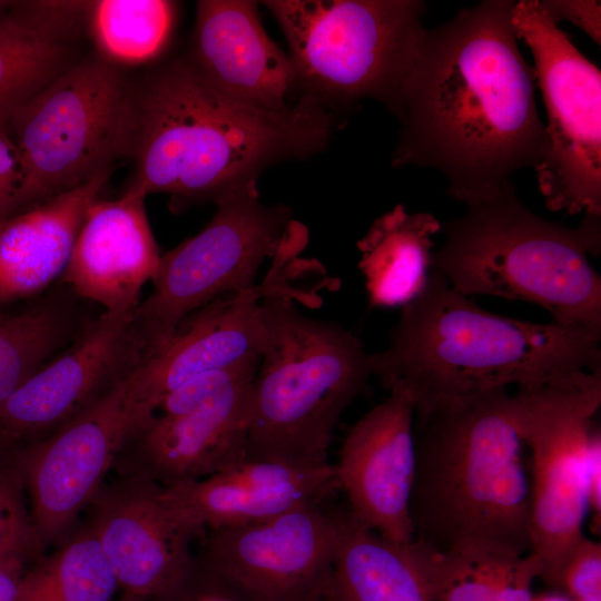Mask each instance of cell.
Returning <instances> with one entry per match:
<instances>
[{
    "instance_id": "83f0119b",
    "label": "cell",
    "mask_w": 601,
    "mask_h": 601,
    "mask_svg": "<svg viewBox=\"0 0 601 601\" xmlns=\"http://www.w3.org/2000/svg\"><path fill=\"white\" fill-rule=\"evenodd\" d=\"M70 65L68 45L42 37L8 11L0 16V122Z\"/></svg>"
},
{
    "instance_id": "8fae6325",
    "label": "cell",
    "mask_w": 601,
    "mask_h": 601,
    "mask_svg": "<svg viewBox=\"0 0 601 601\" xmlns=\"http://www.w3.org/2000/svg\"><path fill=\"white\" fill-rule=\"evenodd\" d=\"M512 21L534 58L546 148L534 168L546 207L601 217V72L545 12L515 1Z\"/></svg>"
},
{
    "instance_id": "ab89813d",
    "label": "cell",
    "mask_w": 601,
    "mask_h": 601,
    "mask_svg": "<svg viewBox=\"0 0 601 601\" xmlns=\"http://www.w3.org/2000/svg\"><path fill=\"white\" fill-rule=\"evenodd\" d=\"M11 3L12 1L0 0V16L4 14L9 10Z\"/></svg>"
},
{
    "instance_id": "277c9868",
    "label": "cell",
    "mask_w": 601,
    "mask_h": 601,
    "mask_svg": "<svg viewBox=\"0 0 601 601\" xmlns=\"http://www.w3.org/2000/svg\"><path fill=\"white\" fill-rule=\"evenodd\" d=\"M371 365L388 392L414 405L509 385L533 390L600 371L601 334L490 313L432 272Z\"/></svg>"
},
{
    "instance_id": "ffe728a7",
    "label": "cell",
    "mask_w": 601,
    "mask_h": 601,
    "mask_svg": "<svg viewBox=\"0 0 601 601\" xmlns=\"http://www.w3.org/2000/svg\"><path fill=\"white\" fill-rule=\"evenodd\" d=\"M164 496L199 534L262 521L339 490L334 464L297 466L245 459L208 477L162 487Z\"/></svg>"
},
{
    "instance_id": "484cf974",
    "label": "cell",
    "mask_w": 601,
    "mask_h": 601,
    "mask_svg": "<svg viewBox=\"0 0 601 601\" xmlns=\"http://www.w3.org/2000/svg\"><path fill=\"white\" fill-rule=\"evenodd\" d=\"M117 589L116 577L87 524L24 571L17 601H110Z\"/></svg>"
},
{
    "instance_id": "f546056e",
    "label": "cell",
    "mask_w": 601,
    "mask_h": 601,
    "mask_svg": "<svg viewBox=\"0 0 601 601\" xmlns=\"http://www.w3.org/2000/svg\"><path fill=\"white\" fill-rule=\"evenodd\" d=\"M27 492L13 452L0 447V560L24 564L43 556L46 545L27 504Z\"/></svg>"
},
{
    "instance_id": "8d00e7d4",
    "label": "cell",
    "mask_w": 601,
    "mask_h": 601,
    "mask_svg": "<svg viewBox=\"0 0 601 601\" xmlns=\"http://www.w3.org/2000/svg\"><path fill=\"white\" fill-rule=\"evenodd\" d=\"M587 500L590 516V529L600 535L601 529V434L595 431L588 455L587 464Z\"/></svg>"
},
{
    "instance_id": "603a6c76",
    "label": "cell",
    "mask_w": 601,
    "mask_h": 601,
    "mask_svg": "<svg viewBox=\"0 0 601 601\" xmlns=\"http://www.w3.org/2000/svg\"><path fill=\"white\" fill-rule=\"evenodd\" d=\"M337 543L333 592L338 601H436L425 546L394 543L333 510Z\"/></svg>"
},
{
    "instance_id": "1f68e13d",
    "label": "cell",
    "mask_w": 601,
    "mask_h": 601,
    "mask_svg": "<svg viewBox=\"0 0 601 601\" xmlns=\"http://www.w3.org/2000/svg\"><path fill=\"white\" fill-rule=\"evenodd\" d=\"M91 1H12L8 12L42 37L68 45L85 29Z\"/></svg>"
},
{
    "instance_id": "4fadbf2b",
    "label": "cell",
    "mask_w": 601,
    "mask_h": 601,
    "mask_svg": "<svg viewBox=\"0 0 601 601\" xmlns=\"http://www.w3.org/2000/svg\"><path fill=\"white\" fill-rule=\"evenodd\" d=\"M305 245L299 235L287 236L263 283L198 309L161 346L141 357L125 380L128 397L144 421L162 395L186 381L262 356L266 343L262 302L277 294L299 298L286 272Z\"/></svg>"
},
{
    "instance_id": "ac0fdd59",
    "label": "cell",
    "mask_w": 601,
    "mask_h": 601,
    "mask_svg": "<svg viewBox=\"0 0 601 601\" xmlns=\"http://www.w3.org/2000/svg\"><path fill=\"white\" fill-rule=\"evenodd\" d=\"M253 377L183 415L152 414L114 465L162 487L214 475L246 459Z\"/></svg>"
},
{
    "instance_id": "6da1fadb",
    "label": "cell",
    "mask_w": 601,
    "mask_h": 601,
    "mask_svg": "<svg viewBox=\"0 0 601 601\" xmlns=\"http://www.w3.org/2000/svg\"><path fill=\"white\" fill-rule=\"evenodd\" d=\"M514 3L483 0L425 29L391 112L400 122L392 166L437 170L446 195L466 206L500 197L546 148Z\"/></svg>"
},
{
    "instance_id": "e575fe53",
    "label": "cell",
    "mask_w": 601,
    "mask_h": 601,
    "mask_svg": "<svg viewBox=\"0 0 601 601\" xmlns=\"http://www.w3.org/2000/svg\"><path fill=\"white\" fill-rule=\"evenodd\" d=\"M31 206L27 168L7 124L0 122V219Z\"/></svg>"
},
{
    "instance_id": "3957f363",
    "label": "cell",
    "mask_w": 601,
    "mask_h": 601,
    "mask_svg": "<svg viewBox=\"0 0 601 601\" xmlns=\"http://www.w3.org/2000/svg\"><path fill=\"white\" fill-rule=\"evenodd\" d=\"M414 539L443 552H530V485L505 387L415 405Z\"/></svg>"
},
{
    "instance_id": "d6986e66",
    "label": "cell",
    "mask_w": 601,
    "mask_h": 601,
    "mask_svg": "<svg viewBox=\"0 0 601 601\" xmlns=\"http://www.w3.org/2000/svg\"><path fill=\"white\" fill-rule=\"evenodd\" d=\"M258 3L201 0L184 59L214 90L240 105L270 112L290 108L297 90L293 61L263 28Z\"/></svg>"
},
{
    "instance_id": "7402d4cb",
    "label": "cell",
    "mask_w": 601,
    "mask_h": 601,
    "mask_svg": "<svg viewBox=\"0 0 601 601\" xmlns=\"http://www.w3.org/2000/svg\"><path fill=\"white\" fill-rule=\"evenodd\" d=\"M110 174L0 219V302L35 295L62 275L89 206Z\"/></svg>"
},
{
    "instance_id": "b9f144b4",
    "label": "cell",
    "mask_w": 601,
    "mask_h": 601,
    "mask_svg": "<svg viewBox=\"0 0 601 601\" xmlns=\"http://www.w3.org/2000/svg\"><path fill=\"white\" fill-rule=\"evenodd\" d=\"M121 601H156V600H146V599L125 597Z\"/></svg>"
},
{
    "instance_id": "8992f818",
    "label": "cell",
    "mask_w": 601,
    "mask_h": 601,
    "mask_svg": "<svg viewBox=\"0 0 601 601\" xmlns=\"http://www.w3.org/2000/svg\"><path fill=\"white\" fill-rule=\"evenodd\" d=\"M295 298L262 302L266 343L252 384L246 459L323 466L341 415L367 390L371 353L341 324L304 314Z\"/></svg>"
},
{
    "instance_id": "7a4b0ae2",
    "label": "cell",
    "mask_w": 601,
    "mask_h": 601,
    "mask_svg": "<svg viewBox=\"0 0 601 601\" xmlns=\"http://www.w3.org/2000/svg\"><path fill=\"white\" fill-rule=\"evenodd\" d=\"M135 168L122 194L170 196L175 210L257 188L282 161L327 147L337 114L311 96L270 112L233 101L178 58L134 85Z\"/></svg>"
},
{
    "instance_id": "52a82bcc",
    "label": "cell",
    "mask_w": 601,
    "mask_h": 601,
    "mask_svg": "<svg viewBox=\"0 0 601 601\" xmlns=\"http://www.w3.org/2000/svg\"><path fill=\"white\" fill-rule=\"evenodd\" d=\"M297 90L333 111L373 99L392 112L425 30L420 0H268Z\"/></svg>"
},
{
    "instance_id": "5b68a950",
    "label": "cell",
    "mask_w": 601,
    "mask_h": 601,
    "mask_svg": "<svg viewBox=\"0 0 601 601\" xmlns=\"http://www.w3.org/2000/svg\"><path fill=\"white\" fill-rule=\"evenodd\" d=\"M431 268L456 292L535 304L552 321L601 334V277L589 255L601 252V217L577 227L542 218L512 185L500 197L466 206L442 225Z\"/></svg>"
},
{
    "instance_id": "d590c367",
    "label": "cell",
    "mask_w": 601,
    "mask_h": 601,
    "mask_svg": "<svg viewBox=\"0 0 601 601\" xmlns=\"http://www.w3.org/2000/svg\"><path fill=\"white\" fill-rule=\"evenodd\" d=\"M549 17L559 24L566 20L582 29L600 45L601 6L594 0H540Z\"/></svg>"
},
{
    "instance_id": "60d3db41",
    "label": "cell",
    "mask_w": 601,
    "mask_h": 601,
    "mask_svg": "<svg viewBox=\"0 0 601 601\" xmlns=\"http://www.w3.org/2000/svg\"><path fill=\"white\" fill-rule=\"evenodd\" d=\"M319 601H338L337 598L335 597L334 592H332L331 594L324 597L323 599H321Z\"/></svg>"
},
{
    "instance_id": "9c48e42d",
    "label": "cell",
    "mask_w": 601,
    "mask_h": 601,
    "mask_svg": "<svg viewBox=\"0 0 601 601\" xmlns=\"http://www.w3.org/2000/svg\"><path fill=\"white\" fill-rule=\"evenodd\" d=\"M514 395L530 453V552L540 562V579L556 590L589 514L587 464L598 430L593 417L601 405V370Z\"/></svg>"
},
{
    "instance_id": "74e56055",
    "label": "cell",
    "mask_w": 601,
    "mask_h": 601,
    "mask_svg": "<svg viewBox=\"0 0 601 601\" xmlns=\"http://www.w3.org/2000/svg\"><path fill=\"white\" fill-rule=\"evenodd\" d=\"M26 564L17 560H0V601H17L18 588Z\"/></svg>"
},
{
    "instance_id": "2e32d148",
    "label": "cell",
    "mask_w": 601,
    "mask_h": 601,
    "mask_svg": "<svg viewBox=\"0 0 601 601\" xmlns=\"http://www.w3.org/2000/svg\"><path fill=\"white\" fill-rule=\"evenodd\" d=\"M89 505V528L125 597L154 600L171 592L189 571L199 535L164 496V489L141 476H121L101 487Z\"/></svg>"
},
{
    "instance_id": "f35d334b",
    "label": "cell",
    "mask_w": 601,
    "mask_h": 601,
    "mask_svg": "<svg viewBox=\"0 0 601 601\" xmlns=\"http://www.w3.org/2000/svg\"><path fill=\"white\" fill-rule=\"evenodd\" d=\"M531 601H573L563 592L554 590L551 592H543L540 594H533Z\"/></svg>"
},
{
    "instance_id": "9a60e30c",
    "label": "cell",
    "mask_w": 601,
    "mask_h": 601,
    "mask_svg": "<svg viewBox=\"0 0 601 601\" xmlns=\"http://www.w3.org/2000/svg\"><path fill=\"white\" fill-rule=\"evenodd\" d=\"M142 354L134 312H104L71 348L37 370L0 407V444L37 442L56 432L122 380Z\"/></svg>"
},
{
    "instance_id": "5bb4252c",
    "label": "cell",
    "mask_w": 601,
    "mask_h": 601,
    "mask_svg": "<svg viewBox=\"0 0 601 601\" xmlns=\"http://www.w3.org/2000/svg\"><path fill=\"white\" fill-rule=\"evenodd\" d=\"M307 503L275 516L208 531L201 556L263 601H319L333 592V510Z\"/></svg>"
},
{
    "instance_id": "836d02e7",
    "label": "cell",
    "mask_w": 601,
    "mask_h": 601,
    "mask_svg": "<svg viewBox=\"0 0 601 601\" xmlns=\"http://www.w3.org/2000/svg\"><path fill=\"white\" fill-rule=\"evenodd\" d=\"M556 590L573 601H601V543L585 534L565 559Z\"/></svg>"
},
{
    "instance_id": "d6a6232c",
    "label": "cell",
    "mask_w": 601,
    "mask_h": 601,
    "mask_svg": "<svg viewBox=\"0 0 601 601\" xmlns=\"http://www.w3.org/2000/svg\"><path fill=\"white\" fill-rule=\"evenodd\" d=\"M156 601H263L236 580L226 575L201 555L167 595Z\"/></svg>"
},
{
    "instance_id": "30bf717a",
    "label": "cell",
    "mask_w": 601,
    "mask_h": 601,
    "mask_svg": "<svg viewBox=\"0 0 601 601\" xmlns=\"http://www.w3.org/2000/svg\"><path fill=\"white\" fill-rule=\"evenodd\" d=\"M216 206L198 234L161 255L152 292L134 312L144 355L161 346L198 309L255 286L260 266L275 256L294 220L288 207L263 204L258 188Z\"/></svg>"
},
{
    "instance_id": "7bdbcfd3",
    "label": "cell",
    "mask_w": 601,
    "mask_h": 601,
    "mask_svg": "<svg viewBox=\"0 0 601 601\" xmlns=\"http://www.w3.org/2000/svg\"><path fill=\"white\" fill-rule=\"evenodd\" d=\"M0 447H1V445H0Z\"/></svg>"
},
{
    "instance_id": "44dd1931",
    "label": "cell",
    "mask_w": 601,
    "mask_h": 601,
    "mask_svg": "<svg viewBox=\"0 0 601 601\" xmlns=\"http://www.w3.org/2000/svg\"><path fill=\"white\" fill-rule=\"evenodd\" d=\"M160 258L145 198H98L87 209L62 277L104 312L132 313Z\"/></svg>"
},
{
    "instance_id": "cb8c5ba5",
    "label": "cell",
    "mask_w": 601,
    "mask_h": 601,
    "mask_svg": "<svg viewBox=\"0 0 601 601\" xmlns=\"http://www.w3.org/2000/svg\"><path fill=\"white\" fill-rule=\"evenodd\" d=\"M441 230L433 214H412L403 204L372 223L356 244L371 307H403L422 293L430 277L432 237Z\"/></svg>"
},
{
    "instance_id": "e0dca14e",
    "label": "cell",
    "mask_w": 601,
    "mask_h": 601,
    "mask_svg": "<svg viewBox=\"0 0 601 601\" xmlns=\"http://www.w3.org/2000/svg\"><path fill=\"white\" fill-rule=\"evenodd\" d=\"M414 411L407 394L390 392L349 428L334 464L352 516L398 544L414 539L410 514L415 472Z\"/></svg>"
},
{
    "instance_id": "d4e9b609",
    "label": "cell",
    "mask_w": 601,
    "mask_h": 601,
    "mask_svg": "<svg viewBox=\"0 0 601 601\" xmlns=\"http://www.w3.org/2000/svg\"><path fill=\"white\" fill-rule=\"evenodd\" d=\"M428 552L437 601H531L539 560L493 551Z\"/></svg>"
},
{
    "instance_id": "4dcf8cb0",
    "label": "cell",
    "mask_w": 601,
    "mask_h": 601,
    "mask_svg": "<svg viewBox=\"0 0 601 601\" xmlns=\"http://www.w3.org/2000/svg\"><path fill=\"white\" fill-rule=\"evenodd\" d=\"M259 361L260 356H254L226 368L201 373L162 395L152 414L190 413L240 381L255 376Z\"/></svg>"
},
{
    "instance_id": "4316f807",
    "label": "cell",
    "mask_w": 601,
    "mask_h": 601,
    "mask_svg": "<svg viewBox=\"0 0 601 601\" xmlns=\"http://www.w3.org/2000/svg\"><path fill=\"white\" fill-rule=\"evenodd\" d=\"M177 3L167 0L91 1L88 32L98 57L119 67L148 62L167 46Z\"/></svg>"
},
{
    "instance_id": "7c38bea8",
    "label": "cell",
    "mask_w": 601,
    "mask_h": 601,
    "mask_svg": "<svg viewBox=\"0 0 601 601\" xmlns=\"http://www.w3.org/2000/svg\"><path fill=\"white\" fill-rule=\"evenodd\" d=\"M126 376L56 432L13 453L46 546L67 539L142 424L128 397Z\"/></svg>"
},
{
    "instance_id": "f1b7e54d",
    "label": "cell",
    "mask_w": 601,
    "mask_h": 601,
    "mask_svg": "<svg viewBox=\"0 0 601 601\" xmlns=\"http://www.w3.org/2000/svg\"><path fill=\"white\" fill-rule=\"evenodd\" d=\"M66 316L39 307L0 322V407L67 335Z\"/></svg>"
},
{
    "instance_id": "ba28073f",
    "label": "cell",
    "mask_w": 601,
    "mask_h": 601,
    "mask_svg": "<svg viewBox=\"0 0 601 601\" xmlns=\"http://www.w3.org/2000/svg\"><path fill=\"white\" fill-rule=\"evenodd\" d=\"M29 176L31 205L77 188L130 157L135 93L100 57L70 65L7 122Z\"/></svg>"
}]
</instances>
